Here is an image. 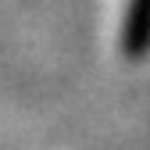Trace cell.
Returning a JSON list of instances; mask_svg holds the SVG:
<instances>
[{"label": "cell", "mask_w": 150, "mask_h": 150, "mask_svg": "<svg viewBox=\"0 0 150 150\" xmlns=\"http://www.w3.org/2000/svg\"><path fill=\"white\" fill-rule=\"evenodd\" d=\"M122 50L125 57H143L150 50V0H129L122 25Z\"/></svg>", "instance_id": "cell-1"}]
</instances>
